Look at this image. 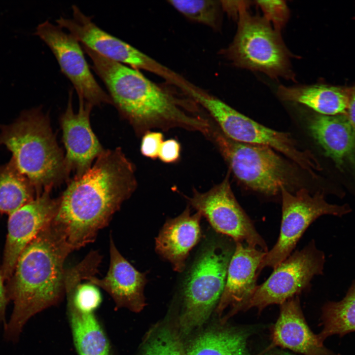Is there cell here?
Masks as SVG:
<instances>
[{
    "instance_id": "30",
    "label": "cell",
    "mask_w": 355,
    "mask_h": 355,
    "mask_svg": "<svg viewBox=\"0 0 355 355\" xmlns=\"http://www.w3.org/2000/svg\"><path fill=\"white\" fill-rule=\"evenodd\" d=\"M181 150L180 143L176 139H169L164 141L161 144L158 158L164 163H175L180 158Z\"/></svg>"
},
{
    "instance_id": "33",
    "label": "cell",
    "mask_w": 355,
    "mask_h": 355,
    "mask_svg": "<svg viewBox=\"0 0 355 355\" xmlns=\"http://www.w3.org/2000/svg\"><path fill=\"white\" fill-rule=\"evenodd\" d=\"M273 355H293L289 353H277Z\"/></svg>"
},
{
    "instance_id": "25",
    "label": "cell",
    "mask_w": 355,
    "mask_h": 355,
    "mask_svg": "<svg viewBox=\"0 0 355 355\" xmlns=\"http://www.w3.org/2000/svg\"><path fill=\"white\" fill-rule=\"evenodd\" d=\"M321 320L323 328L318 336L323 343L330 336H343L355 331V280L343 299L324 305Z\"/></svg>"
},
{
    "instance_id": "20",
    "label": "cell",
    "mask_w": 355,
    "mask_h": 355,
    "mask_svg": "<svg viewBox=\"0 0 355 355\" xmlns=\"http://www.w3.org/2000/svg\"><path fill=\"white\" fill-rule=\"evenodd\" d=\"M201 217L197 212L191 215L188 206L179 215L167 220L156 238L157 252L175 271L184 270L189 252L199 241Z\"/></svg>"
},
{
    "instance_id": "9",
    "label": "cell",
    "mask_w": 355,
    "mask_h": 355,
    "mask_svg": "<svg viewBox=\"0 0 355 355\" xmlns=\"http://www.w3.org/2000/svg\"><path fill=\"white\" fill-rule=\"evenodd\" d=\"M281 193L282 218L280 235L275 246L264 256L258 273L267 267L274 269L289 257L305 230L318 217L325 214L342 216L351 211L348 205L327 203L320 191L312 195L306 189L301 188L292 193L283 187Z\"/></svg>"
},
{
    "instance_id": "7",
    "label": "cell",
    "mask_w": 355,
    "mask_h": 355,
    "mask_svg": "<svg viewBox=\"0 0 355 355\" xmlns=\"http://www.w3.org/2000/svg\"><path fill=\"white\" fill-rule=\"evenodd\" d=\"M247 8L239 12L236 34L224 55L237 67L294 80L291 56L280 32L264 17L251 15Z\"/></svg>"
},
{
    "instance_id": "12",
    "label": "cell",
    "mask_w": 355,
    "mask_h": 355,
    "mask_svg": "<svg viewBox=\"0 0 355 355\" xmlns=\"http://www.w3.org/2000/svg\"><path fill=\"white\" fill-rule=\"evenodd\" d=\"M72 17H60L57 25L67 29L78 41L100 55L137 70L152 72L164 79L171 75V70L128 43L98 27L92 17L85 15L75 5Z\"/></svg>"
},
{
    "instance_id": "29",
    "label": "cell",
    "mask_w": 355,
    "mask_h": 355,
    "mask_svg": "<svg viewBox=\"0 0 355 355\" xmlns=\"http://www.w3.org/2000/svg\"><path fill=\"white\" fill-rule=\"evenodd\" d=\"M164 141V135L160 131H149L142 136L140 151L144 157L155 160L158 158L161 144Z\"/></svg>"
},
{
    "instance_id": "26",
    "label": "cell",
    "mask_w": 355,
    "mask_h": 355,
    "mask_svg": "<svg viewBox=\"0 0 355 355\" xmlns=\"http://www.w3.org/2000/svg\"><path fill=\"white\" fill-rule=\"evenodd\" d=\"M141 355H186L179 331L169 323L154 326L145 338Z\"/></svg>"
},
{
    "instance_id": "22",
    "label": "cell",
    "mask_w": 355,
    "mask_h": 355,
    "mask_svg": "<svg viewBox=\"0 0 355 355\" xmlns=\"http://www.w3.org/2000/svg\"><path fill=\"white\" fill-rule=\"evenodd\" d=\"M68 316L78 355H112L105 331L94 313H85L67 302Z\"/></svg>"
},
{
    "instance_id": "19",
    "label": "cell",
    "mask_w": 355,
    "mask_h": 355,
    "mask_svg": "<svg viewBox=\"0 0 355 355\" xmlns=\"http://www.w3.org/2000/svg\"><path fill=\"white\" fill-rule=\"evenodd\" d=\"M276 345L304 355H339L327 349L307 324L298 297L281 304L280 313L273 328Z\"/></svg>"
},
{
    "instance_id": "11",
    "label": "cell",
    "mask_w": 355,
    "mask_h": 355,
    "mask_svg": "<svg viewBox=\"0 0 355 355\" xmlns=\"http://www.w3.org/2000/svg\"><path fill=\"white\" fill-rule=\"evenodd\" d=\"M229 174L220 183L209 190L201 192L194 189L191 196L185 197L189 206L206 217L217 233L228 237L235 243H242L267 252L265 242L233 194Z\"/></svg>"
},
{
    "instance_id": "28",
    "label": "cell",
    "mask_w": 355,
    "mask_h": 355,
    "mask_svg": "<svg viewBox=\"0 0 355 355\" xmlns=\"http://www.w3.org/2000/svg\"><path fill=\"white\" fill-rule=\"evenodd\" d=\"M255 2L262 10L264 17L273 24L276 30L280 32L287 22L289 16V9L285 1L257 0Z\"/></svg>"
},
{
    "instance_id": "32",
    "label": "cell",
    "mask_w": 355,
    "mask_h": 355,
    "mask_svg": "<svg viewBox=\"0 0 355 355\" xmlns=\"http://www.w3.org/2000/svg\"><path fill=\"white\" fill-rule=\"evenodd\" d=\"M346 114L355 128V87L350 91L349 101Z\"/></svg>"
},
{
    "instance_id": "6",
    "label": "cell",
    "mask_w": 355,
    "mask_h": 355,
    "mask_svg": "<svg viewBox=\"0 0 355 355\" xmlns=\"http://www.w3.org/2000/svg\"><path fill=\"white\" fill-rule=\"evenodd\" d=\"M213 143L235 177L249 189L275 195L297 182L293 168L272 148L233 141L212 121L206 137Z\"/></svg>"
},
{
    "instance_id": "5",
    "label": "cell",
    "mask_w": 355,
    "mask_h": 355,
    "mask_svg": "<svg viewBox=\"0 0 355 355\" xmlns=\"http://www.w3.org/2000/svg\"><path fill=\"white\" fill-rule=\"evenodd\" d=\"M235 248L232 239L220 236L210 238L203 245L183 282L180 334L203 325L217 306Z\"/></svg>"
},
{
    "instance_id": "1",
    "label": "cell",
    "mask_w": 355,
    "mask_h": 355,
    "mask_svg": "<svg viewBox=\"0 0 355 355\" xmlns=\"http://www.w3.org/2000/svg\"><path fill=\"white\" fill-rule=\"evenodd\" d=\"M134 165L120 148L104 150L59 197L52 220L72 251L95 240L137 187Z\"/></svg>"
},
{
    "instance_id": "27",
    "label": "cell",
    "mask_w": 355,
    "mask_h": 355,
    "mask_svg": "<svg viewBox=\"0 0 355 355\" xmlns=\"http://www.w3.org/2000/svg\"><path fill=\"white\" fill-rule=\"evenodd\" d=\"M169 3L186 18L214 29L220 26L221 1L211 0H172Z\"/></svg>"
},
{
    "instance_id": "23",
    "label": "cell",
    "mask_w": 355,
    "mask_h": 355,
    "mask_svg": "<svg viewBox=\"0 0 355 355\" xmlns=\"http://www.w3.org/2000/svg\"><path fill=\"white\" fill-rule=\"evenodd\" d=\"M248 334L236 328L220 327L204 332L186 349V355H251Z\"/></svg>"
},
{
    "instance_id": "10",
    "label": "cell",
    "mask_w": 355,
    "mask_h": 355,
    "mask_svg": "<svg viewBox=\"0 0 355 355\" xmlns=\"http://www.w3.org/2000/svg\"><path fill=\"white\" fill-rule=\"evenodd\" d=\"M324 262V253L311 241L275 268L270 277L256 286L240 311L256 308L261 311L296 296L308 288L315 276L322 274Z\"/></svg>"
},
{
    "instance_id": "21",
    "label": "cell",
    "mask_w": 355,
    "mask_h": 355,
    "mask_svg": "<svg viewBox=\"0 0 355 355\" xmlns=\"http://www.w3.org/2000/svg\"><path fill=\"white\" fill-rule=\"evenodd\" d=\"M277 94L283 101L302 104L318 114L335 115L346 113L350 91L320 84L291 87L280 85Z\"/></svg>"
},
{
    "instance_id": "18",
    "label": "cell",
    "mask_w": 355,
    "mask_h": 355,
    "mask_svg": "<svg viewBox=\"0 0 355 355\" xmlns=\"http://www.w3.org/2000/svg\"><path fill=\"white\" fill-rule=\"evenodd\" d=\"M308 128L325 154L339 169L355 168V128L346 114L312 115Z\"/></svg>"
},
{
    "instance_id": "3",
    "label": "cell",
    "mask_w": 355,
    "mask_h": 355,
    "mask_svg": "<svg viewBox=\"0 0 355 355\" xmlns=\"http://www.w3.org/2000/svg\"><path fill=\"white\" fill-rule=\"evenodd\" d=\"M72 251L52 221L23 250L5 286L13 309L4 327L5 339L16 342L31 318L62 300L64 262Z\"/></svg>"
},
{
    "instance_id": "4",
    "label": "cell",
    "mask_w": 355,
    "mask_h": 355,
    "mask_svg": "<svg viewBox=\"0 0 355 355\" xmlns=\"http://www.w3.org/2000/svg\"><path fill=\"white\" fill-rule=\"evenodd\" d=\"M0 146L10 151L11 158L34 188L36 197L51 191L69 175L48 118L39 107L22 111L11 124H0Z\"/></svg>"
},
{
    "instance_id": "2",
    "label": "cell",
    "mask_w": 355,
    "mask_h": 355,
    "mask_svg": "<svg viewBox=\"0 0 355 355\" xmlns=\"http://www.w3.org/2000/svg\"><path fill=\"white\" fill-rule=\"evenodd\" d=\"M83 50L106 85L112 104L139 136L154 129L178 128L208 135L211 119L192 100L177 97L139 70L105 57L87 46Z\"/></svg>"
},
{
    "instance_id": "8",
    "label": "cell",
    "mask_w": 355,
    "mask_h": 355,
    "mask_svg": "<svg viewBox=\"0 0 355 355\" xmlns=\"http://www.w3.org/2000/svg\"><path fill=\"white\" fill-rule=\"evenodd\" d=\"M192 100L208 113L221 132L229 139L242 143L263 145L282 153L302 169L313 175L320 169L312 153L300 148L288 133L267 127L203 91H195Z\"/></svg>"
},
{
    "instance_id": "16",
    "label": "cell",
    "mask_w": 355,
    "mask_h": 355,
    "mask_svg": "<svg viewBox=\"0 0 355 355\" xmlns=\"http://www.w3.org/2000/svg\"><path fill=\"white\" fill-rule=\"evenodd\" d=\"M109 265L103 278L90 276L85 278L102 288L111 297L117 307L140 312L145 305L143 290L146 273L138 271L117 249L111 235L109 238Z\"/></svg>"
},
{
    "instance_id": "31",
    "label": "cell",
    "mask_w": 355,
    "mask_h": 355,
    "mask_svg": "<svg viewBox=\"0 0 355 355\" xmlns=\"http://www.w3.org/2000/svg\"><path fill=\"white\" fill-rule=\"evenodd\" d=\"M4 281L1 265L0 264V322L3 324L4 327L7 324L5 318V311L8 301L6 287L4 284Z\"/></svg>"
},
{
    "instance_id": "17",
    "label": "cell",
    "mask_w": 355,
    "mask_h": 355,
    "mask_svg": "<svg viewBox=\"0 0 355 355\" xmlns=\"http://www.w3.org/2000/svg\"><path fill=\"white\" fill-rule=\"evenodd\" d=\"M266 253L242 243H235L223 291L217 306L221 315L229 307L231 315L241 310L256 286L259 266Z\"/></svg>"
},
{
    "instance_id": "13",
    "label": "cell",
    "mask_w": 355,
    "mask_h": 355,
    "mask_svg": "<svg viewBox=\"0 0 355 355\" xmlns=\"http://www.w3.org/2000/svg\"><path fill=\"white\" fill-rule=\"evenodd\" d=\"M58 25L48 20L39 24L35 34L49 47L62 72L72 84L78 97L93 106L113 104L108 95L95 79L78 40Z\"/></svg>"
},
{
    "instance_id": "15",
    "label": "cell",
    "mask_w": 355,
    "mask_h": 355,
    "mask_svg": "<svg viewBox=\"0 0 355 355\" xmlns=\"http://www.w3.org/2000/svg\"><path fill=\"white\" fill-rule=\"evenodd\" d=\"M72 90L69 92L67 107L60 122L66 153L65 165L68 174L79 177L88 170L95 158L104 149L94 133L90 123L92 105L78 97L79 108L74 112L72 107Z\"/></svg>"
},
{
    "instance_id": "24",
    "label": "cell",
    "mask_w": 355,
    "mask_h": 355,
    "mask_svg": "<svg viewBox=\"0 0 355 355\" xmlns=\"http://www.w3.org/2000/svg\"><path fill=\"white\" fill-rule=\"evenodd\" d=\"M36 197L34 188L11 158L0 165V213L9 215Z\"/></svg>"
},
{
    "instance_id": "14",
    "label": "cell",
    "mask_w": 355,
    "mask_h": 355,
    "mask_svg": "<svg viewBox=\"0 0 355 355\" xmlns=\"http://www.w3.org/2000/svg\"><path fill=\"white\" fill-rule=\"evenodd\" d=\"M50 190L9 215L1 269L6 282L13 274L17 259L25 248L53 219L60 198H53Z\"/></svg>"
}]
</instances>
